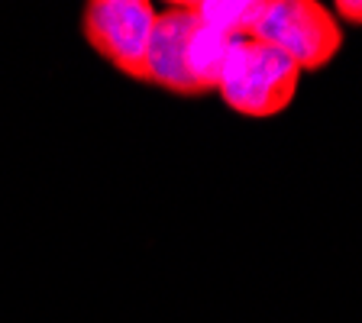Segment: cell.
Segmentation results:
<instances>
[{
	"label": "cell",
	"instance_id": "cell-1",
	"mask_svg": "<svg viewBox=\"0 0 362 323\" xmlns=\"http://www.w3.org/2000/svg\"><path fill=\"white\" fill-rule=\"evenodd\" d=\"M298 81H301V68L288 55L252 36H243L230 42L217 94L230 110L265 120V117H279L281 110L291 107Z\"/></svg>",
	"mask_w": 362,
	"mask_h": 323
},
{
	"label": "cell",
	"instance_id": "cell-2",
	"mask_svg": "<svg viewBox=\"0 0 362 323\" xmlns=\"http://www.w3.org/2000/svg\"><path fill=\"white\" fill-rule=\"evenodd\" d=\"M252 39L279 49L301 71H320L343 49L339 20L317 0H265Z\"/></svg>",
	"mask_w": 362,
	"mask_h": 323
},
{
	"label": "cell",
	"instance_id": "cell-3",
	"mask_svg": "<svg viewBox=\"0 0 362 323\" xmlns=\"http://www.w3.org/2000/svg\"><path fill=\"white\" fill-rule=\"evenodd\" d=\"M156 20L158 10L149 0H90L84 7L81 26L94 52L127 71L129 78H136L149 49Z\"/></svg>",
	"mask_w": 362,
	"mask_h": 323
},
{
	"label": "cell",
	"instance_id": "cell-4",
	"mask_svg": "<svg viewBox=\"0 0 362 323\" xmlns=\"http://www.w3.org/2000/svg\"><path fill=\"white\" fill-rule=\"evenodd\" d=\"M191 23H194V13L188 10V4H175L158 13L136 81L158 84L175 94H191L188 75H185V42H188Z\"/></svg>",
	"mask_w": 362,
	"mask_h": 323
},
{
	"label": "cell",
	"instance_id": "cell-5",
	"mask_svg": "<svg viewBox=\"0 0 362 323\" xmlns=\"http://www.w3.org/2000/svg\"><path fill=\"white\" fill-rule=\"evenodd\" d=\"M191 13H194V10H191ZM230 42H233L230 36L211 30V26H204V23L194 16L191 33H188V42H185V75H188L191 94L217 90L220 71H223L226 52H230Z\"/></svg>",
	"mask_w": 362,
	"mask_h": 323
},
{
	"label": "cell",
	"instance_id": "cell-6",
	"mask_svg": "<svg viewBox=\"0 0 362 323\" xmlns=\"http://www.w3.org/2000/svg\"><path fill=\"white\" fill-rule=\"evenodd\" d=\"M262 4L265 0H191L188 7L194 10V16L204 26H211L230 39H243L252 36Z\"/></svg>",
	"mask_w": 362,
	"mask_h": 323
},
{
	"label": "cell",
	"instance_id": "cell-7",
	"mask_svg": "<svg viewBox=\"0 0 362 323\" xmlns=\"http://www.w3.org/2000/svg\"><path fill=\"white\" fill-rule=\"evenodd\" d=\"M333 16L353 23V26H362V0H339L333 7Z\"/></svg>",
	"mask_w": 362,
	"mask_h": 323
}]
</instances>
